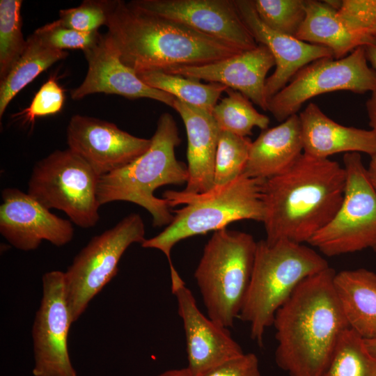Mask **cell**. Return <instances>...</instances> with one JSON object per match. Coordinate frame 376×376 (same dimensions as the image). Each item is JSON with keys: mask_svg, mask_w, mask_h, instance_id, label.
<instances>
[{"mask_svg": "<svg viewBox=\"0 0 376 376\" xmlns=\"http://www.w3.org/2000/svg\"><path fill=\"white\" fill-rule=\"evenodd\" d=\"M338 91L376 92V70L368 65L365 46L341 58H322L306 65L269 100L267 111L283 122L297 114L307 100Z\"/></svg>", "mask_w": 376, "mask_h": 376, "instance_id": "cell-11", "label": "cell"}, {"mask_svg": "<svg viewBox=\"0 0 376 376\" xmlns=\"http://www.w3.org/2000/svg\"><path fill=\"white\" fill-rule=\"evenodd\" d=\"M257 242L245 232L216 230L194 272L207 316L229 328L239 318L253 272Z\"/></svg>", "mask_w": 376, "mask_h": 376, "instance_id": "cell-7", "label": "cell"}, {"mask_svg": "<svg viewBox=\"0 0 376 376\" xmlns=\"http://www.w3.org/2000/svg\"><path fill=\"white\" fill-rule=\"evenodd\" d=\"M134 7L187 26L241 52L258 45L242 20L235 0H134Z\"/></svg>", "mask_w": 376, "mask_h": 376, "instance_id": "cell-13", "label": "cell"}, {"mask_svg": "<svg viewBox=\"0 0 376 376\" xmlns=\"http://www.w3.org/2000/svg\"><path fill=\"white\" fill-rule=\"evenodd\" d=\"M329 263L315 250L288 240L257 242L252 275L239 318L249 323L250 336L263 344L278 309L307 277Z\"/></svg>", "mask_w": 376, "mask_h": 376, "instance_id": "cell-6", "label": "cell"}, {"mask_svg": "<svg viewBox=\"0 0 376 376\" xmlns=\"http://www.w3.org/2000/svg\"><path fill=\"white\" fill-rule=\"evenodd\" d=\"M375 38H376V34H375Z\"/></svg>", "mask_w": 376, "mask_h": 376, "instance_id": "cell-43", "label": "cell"}, {"mask_svg": "<svg viewBox=\"0 0 376 376\" xmlns=\"http://www.w3.org/2000/svg\"><path fill=\"white\" fill-rule=\"evenodd\" d=\"M275 65L269 49L262 44L229 58L199 66H178L163 72L219 83L242 93L263 110L267 111L266 76Z\"/></svg>", "mask_w": 376, "mask_h": 376, "instance_id": "cell-18", "label": "cell"}, {"mask_svg": "<svg viewBox=\"0 0 376 376\" xmlns=\"http://www.w3.org/2000/svg\"><path fill=\"white\" fill-rule=\"evenodd\" d=\"M111 4L109 0H85L79 6L60 10L58 19L51 24L83 32L96 31L106 26Z\"/></svg>", "mask_w": 376, "mask_h": 376, "instance_id": "cell-32", "label": "cell"}, {"mask_svg": "<svg viewBox=\"0 0 376 376\" xmlns=\"http://www.w3.org/2000/svg\"><path fill=\"white\" fill-rule=\"evenodd\" d=\"M171 291L178 302V312L182 320L188 369L200 376L222 363L243 354L241 346L228 328L208 316L196 305L191 290L174 267L170 265Z\"/></svg>", "mask_w": 376, "mask_h": 376, "instance_id": "cell-14", "label": "cell"}, {"mask_svg": "<svg viewBox=\"0 0 376 376\" xmlns=\"http://www.w3.org/2000/svg\"><path fill=\"white\" fill-rule=\"evenodd\" d=\"M364 341L368 350L376 358V338L364 339Z\"/></svg>", "mask_w": 376, "mask_h": 376, "instance_id": "cell-41", "label": "cell"}, {"mask_svg": "<svg viewBox=\"0 0 376 376\" xmlns=\"http://www.w3.org/2000/svg\"><path fill=\"white\" fill-rule=\"evenodd\" d=\"M226 91L227 96L212 111L220 131L246 137L252 134L255 127L262 130L268 128L269 117L259 113L249 98L231 88Z\"/></svg>", "mask_w": 376, "mask_h": 376, "instance_id": "cell-27", "label": "cell"}, {"mask_svg": "<svg viewBox=\"0 0 376 376\" xmlns=\"http://www.w3.org/2000/svg\"><path fill=\"white\" fill-rule=\"evenodd\" d=\"M200 376H261V373L257 356L253 353H244Z\"/></svg>", "mask_w": 376, "mask_h": 376, "instance_id": "cell-36", "label": "cell"}, {"mask_svg": "<svg viewBox=\"0 0 376 376\" xmlns=\"http://www.w3.org/2000/svg\"><path fill=\"white\" fill-rule=\"evenodd\" d=\"M373 250L376 251V246L373 248Z\"/></svg>", "mask_w": 376, "mask_h": 376, "instance_id": "cell-42", "label": "cell"}, {"mask_svg": "<svg viewBox=\"0 0 376 376\" xmlns=\"http://www.w3.org/2000/svg\"><path fill=\"white\" fill-rule=\"evenodd\" d=\"M42 283V299L32 328V373L34 376H78L68 347L73 322L65 295L63 272H46Z\"/></svg>", "mask_w": 376, "mask_h": 376, "instance_id": "cell-12", "label": "cell"}, {"mask_svg": "<svg viewBox=\"0 0 376 376\" xmlns=\"http://www.w3.org/2000/svg\"><path fill=\"white\" fill-rule=\"evenodd\" d=\"M21 0L0 1V81L24 52L26 40L22 32Z\"/></svg>", "mask_w": 376, "mask_h": 376, "instance_id": "cell-29", "label": "cell"}, {"mask_svg": "<svg viewBox=\"0 0 376 376\" xmlns=\"http://www.w3.org/2000/svg\"><path fill=\"white\" fill-rule=\"evenodd\" d=\"M264 180L242 175L222 186L210 191L194 194L167 190L162 194L169 205H185L173 210L174 217L170 224L157 235L141 244L143 248L161 251L171 262L173 247L180 241L197 235L226 228L230 223L244 219L263 222Z\"/></svg>", "mask_w": 376, "mask_h": 376, "instance_id": "cell-5", "label": "cell"}, {"mask_svg": "<svg viewBox=\"0 0 376 376\" xmlns=\"http://www.w3.org/2000/svg\"><path fill=\"white\" fill-rule=\"evenodd\" d=\"M1 200L0 233L15 248L29 251L43 240L62 246L72 240V221L53 214L27 192L5 188Z\"/></svg>", "mask_w": 376, "mask_h": 376, "instance_id": "cell-16", "label": "cell"}, {"mask_svg": "<svg viewBox=\"0 0 376 376\" xmlns=\"http://www.w3.org/2000/svg\"><path fill=\"white\" fill-rule=\"evenodd\" d=\"M258 16L271 29L295 37L305 17V0H253Z\"/></svg>", "mask_w": 376, "mask_h": 376, "instance_id": "cell-31", "label": "cell"}, {"mask_svg": "<svg viewBox=\"0 0 376 376\" xmlns=\"http://www.w3.org/2000/svg\"><path fill=\"white\" fill-rule=\"evenodd\" d=\"M368 117L369 119V125L376 133V92L371 93L370 98L366 103Z\"/></svg>", "mask_w": 376, "mask_h": 376, "instance_id": "cell-37", "label": "cell"}, {"mask_svg": "<svg viewBox=\"0 0 376 376\" xmlns=\"http://www.w3.org/2000/svg\"><path fill=\"white\" fill-rule=\"evenodd\" d=\"M346 185L340 207L333 219L308 242L324 256L332 257L376 246V191L361 155H343Z\"/></svg>", "mask_w": 376, "mask_h": 376, "instance_id": "cell-10", "label": "cell"}, {"mask_svg": "<svg viewBox=\"0 0 376 376\" xmlns=\"http://www.w3.org/2000/svg\"><path fill=\"white\" fill-rule=\"evenodd\" d=\"M149 149L126 166L99 178L100 205L113 201H127L146 209L152 216V226H168L174 214L168 201L154 195L164 185H180L188 180L187 166L178 161L175 149L180 143L173 117L163 113L159 118Z\"/></svg>", "mask_w": 376, "mask_h": 376, "instance_id": "cell-4", "label": "cell"}, {"mask_svg": "<svg viewBox=\"0 0 376 376\" xmlns=\"http://www.w3.org/2000/svg\"><path fill=\"white\" fill-rule=\"evenodd\" d=\"M173 108L180 116L187 136L188 180L185 191L205 193L214 187L215 157L220 130L212 112L175 98Z\"/></svg>", "mask_w": 376, "mask_h": 376, "instance_id": "cell-20", "label": "cell"}, {"mask_svg": "<svg viewBox=\"0 0 376 376\" xmlns=\"http://www.w3.org/2000/svg\"><path fill=\"white\" fill-rule=\"evenodd\" d=\"M303 153L319 159H329L338 153H376V133L338 124L310 103L299 115Z\"/></svg>", "mask_w": 376, "mask_h": 376, "instance_id": "cell-21", "label": "cell"}, {"mask_svg": "<svg viewBox=\"0 0 376 376\" xmlns=\"http://www.w3.org/2000/svg\"><path fill=\"white\" fill-rule=\"evenodd\" d=\"M235 2L256 42L266 46L274 58L275 70L265 82L268 101L306 65L322 58H334L331 50L326 47L307 43L269 28L258 16L253 0H235Z\"/></svg>", "mask_w": 376, "mask_h": 376, "instance_id": "cell-19", "label": "cell"}, {"mask_svg": "<svg viewBox=\"0 0 376 376\" xmlns=\"http://www.w3.org/2000/svg\"><path fill=\"white\" fill-rule=\"evenodd\" d=\"M34 33L53 48L63 51L81 49L83 52L95 45L102 35L98 31L83 32L54 26L51 23L38 28Z\"/></svg>", "mask_w": 376, "mask_h": 376, "instance_id": "cell-35", "label": "cell"}, {"mask_svg": "<svg viewBox=\"0 0 376 376\" xmlns=\"http://www.w3.org/2000/svg\"><path fill=\"white\" fill-rule=\"evenodd\" d=\"M345 185V170L337 162L303 153L263 183L265 240L308 243L335 216Z\"/></svg>", "mask_w": 376, "mask_h": 376, "instance_id": "cell-2", "label": "cell"}, {"mask_svg": "<svg viewBox=\"0 0 376 376\" xmlns=\"http://www.w3.org/2000/svg\"><path fill=\"white\" fill-rule=\"evenodd\" d=\"M367 173L370 182L376 191V153L370 156Z\"/></svg>", "mask_w": 376, "mask_h": 376, "instance_id": "cell-38", "label": "cell"}, {"mask_svg": "<svg viewBox=\"0 0 376 376\" xmlns=\"http://www.w3.org/2000/svg\"><path fill=\"white\" fill-rule=\"evenodd\" d=\"M305 19L295 38L307 43L326 47L334 58H341L363 42L352 33L324 1L305 0Z\"/></svg>", "mask_w": 376, "mask_h": 376, "instance_id": "cell-24", "label": "cell"}, {"mask_svg": "<svg viewBox=\"0 0 376 376\" xmlns=\"http://www.w3.org/2000/svg\"><path fill=\"white\" fill-rule=\"evenodd\" d=\"M145 232L140 214L132 213L94 236L77 254L63 272L65 295L73 322L117 274L118 263L127 248L146 240Z\"/></svg>", "mask_w": 376, "mask_h": 376, "instance_id": "cell-9", "label": "cell"}, {"mask_svg": "<svg viewBox=\"0 0 376 376\" xmlns=\"http://www.w3.org/2000/svg\"><path fill=\"white\" fill-rule=\"evenodd\" d=\"M148 86L166 92L176 99L212 112L221 93L228 88L219 83H201L199 80L169 74L162 70L136 73Z\"/></svg>", "mask_w": 376, "mask_h": 376, "instance_id": "cell-26", "label": "cell"}, {"mask_svg": "<svg viewBox=\"0 0 376 376\" xmlns=\"http://www.w3.org/2000/svg\"><path fill=\"white\" fill-rule=\"evenodd\" d=\"M157 376H195L187 367L166 370Z\"/></svg>", "mask_w": 376, "mask_h": 376, "instance_id": "cell-39", "label": "cell"}, {"mask_svg": "<svg viewBox=\"0 0 376 376\" xmlns=\"http://www.w3.org/2000/svg\"><path fill=\"white\" fill-rule=\"evenodd\" d=\"M88 70L81 84L70 92L74 100L94 93L114 94L128 99L149 98L173 108L175 97L152 88L125 65L107 33L93 47L83 52Z\"/></svg>", "mask_w": 376, "mask_h": 376, "instance_id": "cell-17", "label": "cell"}, {"mask_svg": "<svg viewBox=\"0 0 376 376\" xmlns=\"http://www.w3.org/2000/svg\"><path fill=\"white\" fill-rule=\"evenodd\" d=\"M68 56L66 51L52 47L37 33L29 36L22 55L0 81V118L19 92L54 63Z\"/></svg>", "mask_w": 376, "mask_h": 376, "instance_id": "cell-25", "label": "cell"}, {"mask_svg": "<svg viewBox=\"0 0 376 376\" xmlns=\"http://www.w3.org/2000/svg\"><path fill=\"white\" fill-rule=\"evenodd\" d=\"M303 154L299 115L262 130L251 143L243 175L267 180L287 171Z\"/></svg>", "mask_w": 376, "mask_h": 376, "instance_id": "cell-22", "label": "cell"}, {"mask_svg": "<svg viewBox=\"0 0 376 376\" xmlns=\"http://www.w3.org/2000/svg\"><path fill=\"white\" fill-rule=\"evenodd\" d=\"M366 55L373 68L376 70V45L365 46Z\"/></svg>", "mask_w": 376, "mask_h": 376, "instance_id": "cell-40", "label": "cell"}, {"mask_svg": "<svg viewBox=\"0 0 376 376\" xmlns=\"http://www.w3.org/2000/svg\"><path fill=\"white\" fill-rule=\"evenodd\" d=\"M67 143L68 148L101 177L145 153L150 147L151 139L132 135L104 120L75 114L67 127Z\"/></svg>", "mask_w": 376, "mask_h": 376, "instance_id": "cell-15", "label": "cell"}, {"mask_svg": "<svg viewBox=\"0 0 376 376\" xmlns=\"http://www.w3.org/2000/svg\"><path fill=\"white\" fill-rule=\"evenodd\" d=\"M251 143L248 136L220 131L215 157L214 187L225 185L243 175Z\"/></svg>", "mask_w": 376, "mask_h": 376, "instance_id": "cell-30", "label": "cell"}, {"mask_svg": "<svg viewBox=\"0 0 376 376\" xmlns=\"http://www.w3.org/2000/svg\"><path fill=\"white\" fill-rule=\"evenodd\" d=\"M335 290L349 327L376 338V273L364 268L336 273Z\"/></svg>", "mask_w": 376, "mask_h": 376, "instance_id": "cell-23", "label": "cell"}, {"mask_svg": "<svg viewBox=\"0 0 376 376\" xmlns=\"http://www.w3.org/2000/svg\"><path fill=\"white\" fill-rule=\"evenodd\" d=\"M120 61L136 73L210 64L242 52L187 26L112 1L106 24Z\"/></svg>", "mask_w": 376, "mask_h": 376, "instance_id": "cell-3", "label": "cell"}, {"mask_svg": "<svg viewBox=\"0 0 376 376\" xmlns=\"http://www.w3.org/2000/svg\"><path fill=\"white\" fill-rule=\"evenodd\" d=\"M337 15L365 46L376 45V0H343Z\"/></svg>", "mask_w": 376, "mask_h": 376, "instance_id": "cell-33", "label": "cell"}, {"mask_svg": "<svg viewBox=\"0 0 376 376\" xmlns=\"http://www.w3.org/2000/svg\"><path fill=\"white\" fill-rule=\"evenodd\" d=\"M99 175L70 148L56 150L33 168L27 193L46 208L63 211L83 228L100 220Z\"/></svg>", "mask_w": 376, "mask_h": 376, "instance_id": "cell-8", "label": "cell"}, {"mask_svg": "<svg viewBox=\"0 0 376 376\" xmlns=\"http://www.w3.org/2000/svg\"><path fill=\"white\" fill-rule=\"evenodd\" d=\"M335 270L305 279L276 311L275 361L289 376H321L350 328L338 299Z\"/></svg>", "mask_w": 376, "mask_h": 376, "instance_id": "cell-1", "label": "cell"}, {"mask_svg": "<svg viewBox=\"0 0 376 376\" xmlns=\"http://www.w3.org/2000/svg\"><path fill=\"white\" fill-rule=\"evenodd\" d=\"M65 92L55 77H50L35 94L30 105L13 115L33 124L39 117L54 115L60 112L65 102Z\"/></svg>", "mask_w": 376, "mask_h": 376, "instance_id": "cell-34", "label": "cell"}, {"mask_svg": "<svg viewBox=\"0 0 376 376\" xmlns=\"http://www.w3.org/2000/svg\"><path fill=\"white\" fill-rule=\"evenodd\" d=\"M321 376H376V358L368 350L364 339L348 328Z\"/></svg>", "mask_w": 376, "mask_h": 376, "instance_id": "cell-28", "label": "cell"}]
</instances>
